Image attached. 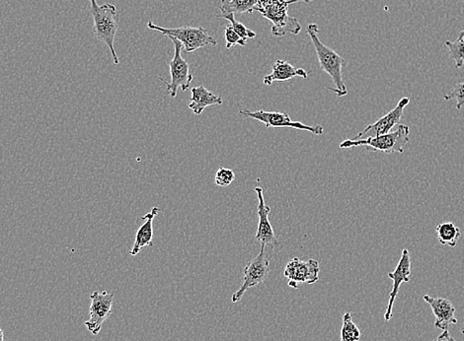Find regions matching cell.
<instances>
[{
  "label": "cell",
  "mask_w": 464,
  "mask_h": 341,
  "mask_svg": "<svg viewBox=\"0 0 464 341\" xmlns=\"http://www.w3.org/2000/svg\"><path fill=\"white\" fill-rule=\"evenodd\" d=\"M314 0H258L254 12H258L264 18L273 23L272 34L275 37H284L285 35H299L302 27L299 20L290 16V5L305 2L310 4Z\"/></svg>",
  "instance_id": "6da1fadb"
},
{
  "label": "cell",
  "mask_w": 464,
  "mask_h": 341,
  "mask_svg": "<svg viewBox=\"0 0 464 341\" xmlns=\"http://www.w3.org/2000/svg\"><path fill=\"white\" fill-rule=\"evenodd\" d=\"M307 32L310 39H311L312 44H314L320 68H321V71L326 72L333 81L335 88L328 87L329 90L334 92L338 97L346 96L348 94V89L345 85L343 73H342L344 66H346V61L343 57L339 56L334 49L329 48L320 41L319 25L315 23L309 24L307 26Z\"/></svg>",
  "instance_id": "7a4b0ae2"
},
{
  "label": "cell",
  "mask_w": 464,
  "mask_h": 341,
  "mask_svg": "<svg viewBox=\"0 0 464 341\" xmlns=\"http://www.w3.org/2000/svg\"><path fill=\"white\" fill-rule=\"evenodd\" d=\"M90 1L91 14H93L94 22V34L99 42H102L108 46L114 64H119V57L117 54L115 46V37L118 31L119 19L115 5L105 4L98 5L96 0Z\"/></svg>",
  "instance_id": "3957f363"
},
{
  "label": "cell",
  "mask_w": 464,
  "mask_h": 341,
  "mask_svg": "<svg viewBox=\"0 0 464 341\" xmlns=\"http://www.w3.org/2000/svg\"><path fill=\"white\" fill-rule=\"evenodd\" d=\"M410 128L408 126L400 124L395 131L379 136H369L367 139H347L340 144V148L347 149L364 146L369 152L381 151L386 154L404 153V148L409 143Z\"/></svg>",
  "instance_id": "277c9868"
},
{
  "label": "cell",
  "mask_w": 464,
  "mask_h": 341,
  "mask_svg": "<svg viewBox=\"0 0 464 341\" xmlns=\"http://www.w3.org/2000/svg\"><path fill=\"white\" fill-rule=\"evenodd\" d=\"M148 27L153 31L160 32L168 38H173L182 44L185 52L190 54L205 48V47H215L218 44L217 40L208 34V30L203 27H181V28H165L153 24V21L148 23Z\"/></svg>",
  "instance_id": "5b68a950"
},
{
  "label": "cell",
  "mask_w": 464,
  "mask_h": 341,
  "mask_svg": "<svg viewBox=\"0 0 464 341\" xmlns=\"http://www.w3.org/2000/svg\"><path fill=\"white\" fill-rule=\"evenodd\" d=\"M239 114L244 118L253 119L255 121L264 124L267 128H295L299 131H309L315 136H321L324 128L322 126H307L302 121H294L290 119V114L285 112H267L264 109L251 112L248 109H240Z\"/></svg>",
  "instance_id": "8992f818"
},
{
  "label": "cell",
  "mask_w": 464,
  "mask_h": 341,
  "mask_svg": "<svg viewBox=\"0 0 464 341\" xmlns=\"http://www.w3.org/2000/svg\"><path fill=\"white\" fill-rule=\"evenodd\" d=\"M174 44V56L169 62L171 81L167 82L165 79H160L165 84L166 91L171 98L174 99L177 96L178 89L183 92L190 88L191 82L193 81V76L190 73V66L182 57V44L177 40L169 38Z\"/></svg>",
  "instance_id": "52a82bcc"
},
{
  "label": "cell",
  "mask_w": 464,
  "mask_h": 341,
  "mask_svg": "<svg viewBox=\"0 0 464 341\" xmlns=\"http://www.w3.org/2000/svg\"><path fill=\"white\" fill-rule=\"evenodd\" d=\"M265 246H266L261 245L259 255L245 266L242 285L233 294L232 303L239 302L248 289H251L260 283L264 282L269 276L270 261L265 256Z\"/></svg>",
  "instance_id": "ba28073f"
},
{
  "label": "cell",
  "mask_w": 464,
  "mask_h": 341,
  "mask_svg": "<svg viewBox=\"0 0 464 341\" xmlns=\"http://www.w3.org/2000/svg\"><path fill=\"white\" fill-rule=\"evenodd\" d=\"M319 263L315 260L304 261L294 258L285 266L284 275L289 281L290 287L297 289L299 283L314 285L319 280Z\"/></svg>",
  "instance_id": "9c48e42d"
},
{
  "label": "cell",
  "mask_w": 464,
  "mask_h": 341,
  "mask_svg": "<svg viewBox=\"0 0 464 341\" xmlns=\"http://www.w3.org/2000/svg\"><path fill=\"white\" fill-rule=\"evenodd\" d=\"M91 305L89 309L90 318L85 323V327L94 335L101 332L102 325L110 317L113 307L114 294L107 291H95L91 294Z\"/></svg>",
  "instance_id": "30bf717a"
},
{
  "label": "cell",
  "mask_w": 464,
  "mask_h": 341,
  "mask_svg": "<svg viewBox=\"0 0 464 341\" xmlns=\"http://www.w3.org/2000/svg\"><path fill=\"white\" fill-rule=\"evenodd\" d=\"M255 193L258 196V210L257 214L259 216V223H258V229L255 239L258 242L261 243V245L269 246L271 248H277L280 246V241L278 240L276 235H275L274 229H273L271 223L269 221V214L271 213V208L266 205L265 203L264 193H263V189L261 186H256L255 188Z\"/></svg>",
  "instance_id": "8fae6325"
},
{
  "label": "cell",
  "mask_w": 464,
  "mask_h": 341,
  "mask_svg": "<svg viewBox=\"0 0 464 341\" xmlns=\"http://www.w3.org/2000/svg\"><path fill=\"white\" fill-rule=\"evenodd\" d=\"M411 276V258L410 253L407 249L402 251L400 261L397 265L395 270L388 273V277L391 278L393 286L392 290L389 294V301L387 304L386 315H384V320L386 322H389L392 318V310H393L394 302H395L397 295H398L399 288L402 283L409 282Z\"/></svg>",
  "instance_id": "7c38bea8"
},
{
  "label": "cell",
  "mask_w": 464,
  "mask_h": 341,
  "mask_svg": "<svg viewBox=\"0 0 464 341\" xmlns=\"http://www.w3.org/2000/svg\"><path fill=\"white\" fill-rule=\"evenodd\" d=\"M409 103H410V100H409V98H407V97L402 98L400 101L398 102V104H396L395 108L391 109L389 113H387L386 116H382V118L379 119V121H376V123L369 124V126H367L362 133H359L358 136H355L353 138L354 140L361 139L364 134L369 133H374V136H376L391 133V129L400 123L402 116H403L404 109L408 106Z\"/></svg>",
  "instance_id": "4fadbf2b"
},
{
  "label": "cell",
  "mask_w": 464,
  "mask_h": 341,
  "mask_svg": "<svg viewBox=\"0 0 464 341\" xmlns=\"http://www.w3.org/2000/svg\"><path fill=\"white\" fill-rule=\"evenodd\" d=\"M424 300L430 305L434 316L436 318L435 327L440 330H448L450 325L458 323L456 318V306L448 299L423 296Z\"/></svg>",
  "instance_id": "5bb4252c"
},
{
  "label": "cell",
  "mask_w": 464,
  "mask_h": 341,
  "mask_svg": "<svg viewBox=\"0 0 464 341\" xmlns=\"http://www.w3.org/2000/svg\"><path fill=\"white\" fill-rule=\"evenodd\" d=\"M309 76L307 71L302 68H295L294 66L284 59H278L272 66V72L264 77L265 85L271 86L275 81H287L295 77H302L307 79Z\"/></svg>",
  "instance_id": "9a60e30c"
},
{
  "label": "cell",
  "mask_w": 464,
  "mask_h": 341,
  "mask_svg": "<svg viewBox=\"0 0 464 341\" xmlns=\"http://www.w3.org/2000/svg\"><path fill=\"white\" fill-rule=\"evenodd\" d=\"M160 213V208H153L150 213L145 214L143 219L145 223L141 226L136 232L135 243L130 251L131 256H135L140 253V251L146 246H153V220Z\"/></svg>",
  "instance_id": "2e32d148"
},
{
  "label": "cell",
  "mask_w": 464,
  "mask_h": 341,
  "mask_svg": "<svg viewBox=\"0 0 464 341\" xmlns=\"http://www.w3.org/2000/svg\"><path fill=\"white\" fill-rule=\"evenodd\" d=\"M222 103V97L215 95L203 86H197L194 87L192 91H191L189 109L197 116H201L208 107L215 106V104L220 106Z\"/></svg>",
  "instance_id": "e0dca14e"
},
{
  "label": "cell",
  "mask_w": 464,
  "mask_h": 341,
  "mask_svg": "<svg viewBox=\"0 0 464 341\" xmlns=\"http://www.w3.org/2000/svg\"><path fill=\"white\" fill-rule=\"evenodd\" d=\"M438 240L441 245L456 248L461 237L460 229L453 222L439 224L436 228Z\"/></svg>",
  "instance_id": "ac0fdd59"
},
{
  "label": "cell",
  "mask_w": 464,
  "mask_h": 341,
  "mask_svg": "<svg viewBox=\"0 0 464 341\" xmlns=\"http://www.w3.org/2000/svg\"><path fill=\"white\" fill-rule=\"evenodd\" d=\"M258 4V0H222L220 6L222 14L218 16H225L227 14L254 13V8Z\"/></svg>",
  "instance_id": "d6986e66"
},
{
  "label": "cell",
  "mask_w": 464,
  "mask_h": 341,
  "mask_svg": "<svg viewBox=\"0 0 464 341\" xmlns=\"http://www.w3.org/2000/svg\"><path fill=\"white\" fill-rule=\"evenodd\" d=\"M343 323L341 328V340L340 341H359L362 333L358 325L353 322V317L350 312L345 313L342 318Z\"/></svg>",
  "instance_id": "ffe728a7"
},
{
  "label": "cell",
  "mask_w": 464,
  "mask_h": 341,
  "mask_svg": "<svg viewBox=\"0 0 464 341\" xmlns=\"http://www.w3.org/2000/svg\"><path fill=\"white\" fill-rule=\"evenodd\" d=\"M446 47L455 61L456 68H461L464 64V38H458L456 42H446Z\"/></svg>",
  "instance_id": "44dd1931"
},
{
  "label": "cell",
  "mask_w": 464,
  "mask_h": 341,
  "mask_svg": "<svg viewBox=\"0 0 464 341\" xmlns=\"http://www.w3.org/2000/svg\"><path fill=\"white\" fill-rule=\"evenodd\" d=\"M218 18H223L225 20H227V21L230 22V26L232 27V29L234 30L235 32L238 35H239L240 37H242V39L244 40H248V39H255L256 38V33L255 32L251 31V30L248 29L245 25H243L242 23H240V22H238L237 19H235V15L234 14H227L225 15V16H218Z\"/></svg>",
  "instance_id": "7402d4cb"
},
{
  "label": "cell",
  "mask_w": 464,
  "mask_h": 341,
  "mask_svg": "<svg viewBox=\"0 0 464 341\" xmlns=\"http://www.w3.org/2000/svg\"><path fill=\"white\" fill-rule=\"evenodd\" d=\"M225 43H227V49H230L235 46H246L247 40L242 39V37H240L239 35L232 29V27L230 26V25H227V26H225Z\"/></svg>",
  "instance_id": "603a6c76"
},
{
  "label": "cell",
  "mask_w": 464,
  "mask_h": 341,
  "mask_svg": "<svg viewBox=\"0 0 464 341\" xmlns=\"http://www.w3.org/2000/svg\"><path fill=\"white\" fill-rule=\"evenodd\" d=\"M235 180V174L232 169L220 168L215 174V184L220 186L232 185Z\"/></svg>",
  "instance_id": "cb8c5ba5"
},
{
  "label": "cell",
  "mask_w": 464,
  "mask_h": 341,
  "mask_svg": "<svg viewBox=\"0 0 464 341\" xmlns=\"http://www.w3.org/2000/svg\"><path fill=\"white\" fill-rule=\"evenodd\" d=\"M446 101H451V100H456V109H461L464 107V82L463 83L456 84L453 87V90L448 94L444 96Z\"/></svg>",
  "instance_id": "d4e9b609"
},
{
  "label": "cell",
  "mask_w": 464,
  "mask_h": 341,
  "mask_svg": "<svg viewBox=\"0 0 464 341\" xmlns=\"http://www.w3.org/2000/svg\"><path fill=\"white\" fill-rule=\"evenodd\" d=\"M436 341H456L455 338L451 337V335L448 330H444V333H441L440 337L436 338Z\"/></svg>",
  "instance_id": "484cf974"
},
{
  "label": "cell",
  "mask_w": 464,
  "mask_h": 341,
  "mask_svg": "<svg viewBox=\"0 0 464 341\" xmlns=\"http://www.w3.org/2000/svg\"><path fill=\"white\" fill-rule=\"evenodd\" d=\"M0 341H4V332H2L1 328H0Z\"/></svg>",
  "instance_id": "4316f807"
},
{
  "label": "cell",
  "mask_w": 464,
  "mask_h": 341,
  "mask_svg": "<svg viewBox=\"0 0 464 341\" xmlns=\"http://www.w3.org/2000/svg\"><path fill=\"white\" fill-rule=\"evenodd\" d=\"M458 38H460V39L464 38V30H463V31L460 32V36H458Z\"/></svg>",
  "instance_id": "83f0119b"
},
{
  "label": "cell",
  "mask_w": 464,
  "mask_h": 341,
  "mask_svg": "<svg viewBox=\"0 0 464 341\" xmlns=\"http://www.w3.org/2000/svg\"><path fill=\"white\" fill-rule=\"evenodd\" d=\"M461 335H464V328L461 330Z\"/></svg>",
  "instance_id": "f1b7e54d"
}]
</instances>
